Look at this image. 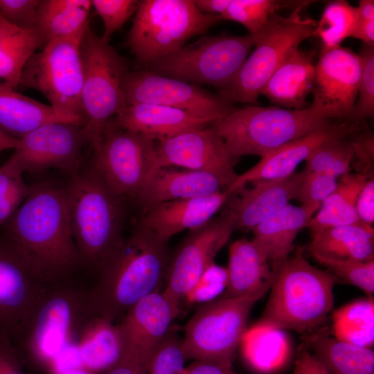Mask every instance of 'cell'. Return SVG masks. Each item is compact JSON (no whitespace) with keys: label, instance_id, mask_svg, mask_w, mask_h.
<instances>
[{"label":"cell","instance_id":"cell-39","mask_svg":"<svg viewBox=\"0 0 374 374\" xmlns=\"http://www.w3.org/2000/svg\"><path fill=\"white\" fill-rule=\"evenodd\" d=\"M357 22V7L344 0L329 1L317 21L314 36L319 38L322 47H337L346 38L351 37Z\"/></svg>","mask_w":374,"mask_h":374},{"label":"cell","instance_id":"cell-12","mask_svg":"<svg viewBox=\"0 0 374 374\" xmlns=\"http://www.w3.org/2000/svg\"><path fill=\"white\" fill-rule=\"evenodd\" d=\"M85 30L46 43L28 59L19 82V85L41 92L54 109L82 126L81 42Z\"/></svg>","mask_w":374,"mask_h":374},{"label":"cell","instance_id":"cell-43","mask_svg":"<svg viewBox=\"0 0 374 374\" xmlns=\"http://www.w3.org/2000/svg\"><path fill=\"white\" fill-rule=\"evenodd\" d=\"M303 177L296 199L301 205L317 212L321 203L336 189L337 178L321 172L302 170Z\"/></svg>","mask_w":374,"mask_h":374},{"label":"cell","instance_id":"cell-41","mask_svg":"<svg viewBox=\"0 0 374 374\" xmlns=\"http://www.w3.org/2000/svg\"><path fill=\"white\" fill-rule=\"evenodd\" d=\"M361 75L349 121L364 123L374 114V46L362 44L359 53Z\"/></svg>","mask_w":374,"mask_h":374},{"label":"cell","instance_id":"cell-14","mask_svg":"<svg viewBox=\"0 0 374 374\" xmlns=\"http://www.w3.org/2000/svg\"><path fill=\"white\" fill-rule=\"evenodd\" d=\"M123 91L126 106L143 103L172 107L208 116L215 121L235 109L218 95L198 85L150 70L128 72L123 82Z\"/></svg>","mask_w":374,"mask_h":374},{"label":"cell","instance_id":"cell-19","mask_svg":"<svg viewBox=\"0 0 374 374\" xmlns=\"http://www.w3.org/2000/svg\"><path fill=\"white\" fill-rule=\"evenodd\" d=\"M46 285L34 276L17 250L0 235V332L11 340L17 337Z\"/></svg>","mask_w":374,"mask_h":374},{"label":"cell","instance_id":"cell-36","mask_svg":"<svg viewBox=\"0 0 374 374\" xmlns=\"http://www.w3.org/2000/svg\"><path fill=\"white\" fill-rule=\"evenodd\" d=\"M332 335L337 339L361 346L374 344V299L356 300L332 314Z\"/></svg>","mask_w":374,"mask_h":374},{"label":"cell","instance_id":"cell-28","mask_svg":"<svg viewBox=\"0 0 374 374\" xmlns=\"http://www.w3.org/2000/svg\"><path fill=\"white\" fill-rule=\"evenodd\" d=\"M315 213L302 205L289 204L251 230L252 240L271 265L274 272L294 250L298 233L307 227Z\"/></svg>","mask_w":374,"mask_h":374},{"label":"cell","instance_id":"cell-34","mask_svg":"<svg viewBox=\"0 0 374 374\" xmlns=\"http://www.w3.org/2000/svg\"><path fill=\"white\" fill-rule=\"evenodd\" d=\"M44 45L36 30L17 27L0 14V80L16 89L26 63Z\"/></svg>","mask_w":374,"mask_h":374},{"label":"cell","instance_id":"cell-21","mask_svg":"<svg viewBox=\"0 0 374 374\" xmlns=\"http://www.w3.org/2000/svg\"><path fill=\"white\" fill-rule=\"evenodd\" d=\"M363 123L334 121L328 125L295 139L260 158L252 168L238 175L226 190L229 194L244 188L248 183L261 179H276L294 174L297 166L305 161L321 143L347 134Z\"/></svg>","mask_w":374,"mask_h":374},{"label":"cell","instance_id":"cell-2","mask_svg":"<svg viewBox=\"0 0 374 374\" xmlns=\"http://www.w3.org/2000/svg\"><path fill=\"white\" fill-rule=\"evenodd\" d=\"M168 242L136 223L97 269L98 279L88 290L92 314L117 323L141 299L158 291L171 258Z\"/></svg>","mask_w":374,"mask_h":374},{"label":"cell","instance_id":"cell-4","mask_svg":"<svg viewBox=\"0 0 374 374\" xmlns=\"http://www.w3.org/2000/svg\"><path fill=\"white\" fill-rule=\"evenodd\" d=\"M92 315L88 290L69 280L46 285L30 316L12 340L26 365L48 371L52 363L75 345Z\"/></svg>","mask_w":374,"mask_h":374},{"label":"cell","instance_id":"cell-57","mask_svg":"<svg viewBox=\"0 0 374 374\" xmlns=\"http://www.w3.org/2000/svg\"><path fill=\"white\" fill-rule=\"evenodd\" d=\"M60 374H96L83 367L72 368Z\"/></svg>","mask_w":374,"mask_h":374},{"label":"cell","instance_id":"cell-22","mask_svg":"<svg viewBox=\"0 0 374 374\" xmlns=\"http://www.w3.org/2000/svg\"><path fill=\"white\" fill-rule=\"evenodd\" d=\"M302 177L301 171L285 178L256 180L250 188L232 193L226 212L234 229L251 231L296 199Z\"/></svg>","mask_w":374,"mask_h":374},{"label":"cell","instance_id":"cell-18","mask_svg":"<svg viewBox=\"0 0 374 374\" xmlns=\"http://www.w3.org/2000/svg\"><path fill=\"white\" fill-rule=\"evenodd\" d=\"M86 144L89 143L82 125L50 123L19 139L12 156L23 172L54 168L73 175L80 164Z\"/></svg>","mask_w":374,"mask_h":374},{"label":"cell","instance_id":"cell-46","mask_svg":"<svg viewBox=\"0 0 374 374\" xmlns=\"http://www.w3.org/2000/svg\"><path fill=\"white\" fill-rule=\"evenodd\" d=\"M351 137L354 152L351 167L355 169V173L366 175L369 178L374 177L373 133L364 123L353 132Z\"/></svg>","mask_w":374,"mask_h":374},{"label":"cell","instance_id":"cell-52","mask_svg":"<svg viewBox=\"0 0 374 374\" xmlns=\"http://www.w3.org/2000/svg\"><path fill=\"white\" fill-rule=\"evenodd\" d=\"M183 374H239L231 366L208 360H195L186 366Z\"/></svg>","mask_w":374,"mask_h":374},{"label":"cell","instance_id":"cell-45","mask_svg":"<svg viewBox=\"0 0 374 374\" xmlns=\"http://www.w3.org/2000/svg\"><path fill=\"white\" fill-rule=\"evenodd\" d=\"M227 286L226 269L211 264L199 278L185 299L191 303H204L223 294Z\"/></svg>","mask_w":374,"mask_h":374},{"label":"cell","instance_id":"cell-27","mask_svg":"<svg viewBox=\"0 0 374 374\" xmlns=\"http://www.w3.org/2000/svg\"><path fill=\"white\" fill-rule=\"evenodd\" d=\"M227 286L222 296L238 297L267 292L274 278L268 260L252 240L239 239L229 245Z\"/></svg>","mask_w":374,"mask_h":374},{"label":"cell","instance_id":"cell-15","mask_svg":"<svg viewBox=\"0 0 374 374\" xmlns=\"http://www.w3.org/2000/svg\"><path fill=\"white\" fill-rule=\"evenodd\" d=\"M361 75V61L350 48H321L315 64L313 99L309 106L319 116L348 121L355 104Z\"/></svg>","mask_w":374,"mask_h":374},{"label":"cell","instance_id":"cell-25","mask_svg":"<svg viewBox=\"0 0 374 374\" xmlns=\"http://www.w3.org/2000/svg\"><path fill=\"white\" fill-rule=\"evenodd\" d=\"M112 121L122 128L158 142L215 122L210 117L185 109L143 103L127 105Z\"/></svg>","mask_w":374,"mask_h":374},{"label":"cell","instance_id":"cell-6","mask_svg":"<svg viewBox=\"0 0 374 374\" xmlns=\"http://www.w3.org/2000/svg\"><path fill=\"white\" fill-rule=\"evenodd\" d=\"M332 121L319 116L310 107L290 109L274 105H251L235 108L212 125L231 156L238 159L247 155L261 158Z\"/></svg>","mask_w":374,"mask_h":374},{"label":"cell","instance_id":"cell-54","mask_svg":"<svg viewBox=\"0 0 374 374\" xmlns=\"http://www.w3.org/2000/svg\"><path fill=\"white\" fill-rule=\"evenodd\" d=\"M351 37L361 40L363 44L374 46V19H361L357 22Z\"/></svg>","mask_w":374,"mask_h":374},{"label":"cell","instance_id":"cell-42","mask_svg":"<svg viewBox=\"0 0 374 374\" xmlns=\"http://www.w3.org/2000/svg\"><path fill=\"white\" fill-rule=\"evenodd\" d=\"M186 361L182 338L170 329L152 353L147 374H183Z\"/></svg>","mask_w":374,"mask_h":374},{"label":"cell","instance_id":"cell-20","mask_svg":"<svg viewBox=\"0 0 374 374\" xmlns=\"http://www.w3.org/2000/svg\"><path fill=\"white\" fill-rule=\"evenodd\" d=\"M179 313V303L163 292H152L137 301L118 321L124 353L150 359Z\"/></svg>","mask_w":374,"mask_h":374},{"label":"cell","instance_id":"cell-32","mask_svg":"<svg viewBox=\"0 0 374 374\" xmlns=\"http://www.w3.org/2000/svg\"><path fill=\"white\" fill-rule=\"evenodd\" d=\"M90 0H40L35 29L44 44L73 37L89 24Z\"/></svg>","mask_w":374,"mask_h":374},{"label":"cell","instance_id":"cell-30","mask_svg":"<svg viewBox=\"0 0 374 374\" xmlns=\"http://www.w3.org/2000/svg\"><path fill=\"white\" fill-rule=\"evenodd\" d=\"M310 255L335 260H374V230L364 223L333 226L311 233Z\"/></svg>","mask_w":374,"mask_h":374},{"label":"cell","instance_id":"cell-5","mask_svg":"<svg viewBox=\"0 0 374 374\" xmlns=\"http://www.w3.org/2000/svg\"><path fill=\"white\" fill-rule=\"evenodd\" d=\"M73 175L65 187L71 233L82 265L97 270L123 239L125 199L91 170Z\"/></svg>","mask_w":374,"mask_h":374},{"label":"cell","instance_id":"cell-9","mask_svg":"<svg viewBox=\"0 0 374 374\" xmlns=\"http://www.w3.org/2000/svg\"><path fill=\"white\" fill-rule=\"evenodd\" d=\"M265 294L221 296L202 303L186 326L182 338L186 359L208 360L232 366L247 330L251 310Z\"/></svg>","mask_w":374,"mask_h":374},{"label":"cell","instance_id":"cell-35","mask_svg":"<svg viewBox=\"0 0 374 374\" xmlns=\"http://www.w3.org/2000/svg\"><path fill=\"white\" fill-rule=\"evenodd\" d=\"M312 343V354L330 374H374L373 348L326 335L317 336Z\"/></svg>","mask_w":374,"mask_h":374},{"label":"cell","instance_id":"cell-53","mask_svg":"<svg viewBox=\"0 0 374 374\" xmlns=\"http://www.w3.org/2000/svg\"><path fill=\"white\" fill-rule=\"evenodd\" d=\"M292 374H330L326 368L308 351L297 358Z\"/></svg>","mask_w":374,"mask_h":374},{"label":"cell","instance_id":"cell-44","mask_svg":"<svg viewBox=\"0 0 374 374\" xmlns=\"http://www.w3.org/2000/svg\"><path fill=\"white\" fill-rule=\"evenodd\" d=\"M91 3L104 23L105 31L101 39L109 43L112 35L136 12L139 1L92 0Z\"/></svg>","mask_w":374,"mask_h":374},{"label":"cell","instance_id":"cell-16","mask_svg":"<svg viewBox=\"0 0 374 374\" xmlns=\"http://www.w3.org/2000/svg\"><path fill=\"white\" fill-rule=\"evenodd\" d=\"M226 212L202 226L190 230L171 256L163 291L180 303L185 299L234 231Z\"/></svg>","mask_w":374,"mask_h":374},{"label":"cell","instance_id":"cell-58","mask_svg":"<svg viewBox=\"0 0 374 374\" xmlns=\"http://www.w3.org/2000/svg\"><path fill=\"white\" fill-rule=\"evenodd\" d=\"M1 83V82L0 81V84Z\"/></svg>","mask_w":374,"mask_h":374},{"label":"cell","instance_id":"cell-51","mask_svg":"<svg viewBox=\"0 0 374 374\" xmlns=\"http://www.w3.org/2000/svg\"><path fill=\"white\" fill-rule=\"evenodd\" d=\"M150 359L123 353L121 359L102 374H147Z\"/></svg>","mask_w":374,"mask_h":374},{"label":"cell","instance_id":"cell-24","mask_svg":"<svg viewBox=\"0 0 374 374\" xmlns=\"http://www.w3.org/2000/svg\"><path fill=\"white\" fill-rule=\"evenodd\" d=\"M226 190L221 179L210 172L159 167L134 200L144 209L161 202L204 197Z\"/></svg>","mask_w":374,"mask_h":374},{"label":"cell","instance_id":"cell-8","mask_svg":"<svg viewBox=\"0 0 374 374\" xmlns=\"http://www.w3.org/2000/svg\"><path fill=\"white\" fill-rule=\"evenodd\" d=\"M83 130L89 145H100L108 123L126 107L123 82L129 72L125 59L87 26L81 42Z\"/></svg>","mask_w":374,"mask_h":374},{"label":"cell","instance_id":"cell-13","mask_svg":"<svg viewBox=\"0 0 374 374\" xmlns=\"http://www.w3.org/2000/svg\"><path fill=\"white\" fill-rule=\"evenodd\" d=\"M157 168L154 141L112 120L108 123L91 170L110 190L123 199H134Z\"/></svg>","mask_w":374,"mask_h":374},{"label":"cell","instance_id":"cell-23","mask_svg":"<svg viewBox=\"0 0 374 374\" xmlns=\"http://www.w3.org/2000/svg\"><path fill=\"white\" fill-rule=\"evenodd\" d=\"M231 195L222 190L204 197L156 204L143 209L137 224L168 242L181 231L193 230L206 224Z\"/></svg>","mask_w":374,"mask_h":374},{"label":"cell","instance_id":"cell-17","mask_svg":"<svg viewBox=\"0 0 374 374\" xmlns=\"http://www.w3.org/2000/svg\"><path fill=\"white\" fill-rule=\"evenodd\" d=\"M157 163L159 167H181L215 175L226 190L238 177V159L212 124L188 130L156 144Z\"/></svg>","mask_w":374,"mask_h":374},{"label":"cell","instance_id":"cell-37","mask_svg":"<svg viewBox=\"0 0 374 374\" xmlns=\"http://www.w3.org/2000/svg\"><path fill=\"white\" fill-rule=\"evenodd\" d=\"M314 1L276 0H231L228 7L220 15L222 20H231L241 24L249 34H258L270 18L282 8L293 10L301 9Z\"/></svg>","mask_w":374,"mask_h":374},{"label":"cell","instance_id":"cell-49","mask_svg":"<svg viewBox=\"0 0 374 374\" xmlns=\"http://www.w3.org/2000/svg\"><path fill=\"white\" fill-rule=\"evenodd\" d=\"M26 366L11 339L0 332V374H27Z\"/></svg>","mask_w":374,"mask_h":374},{"label":"cell","instance_id":"cell-50","mask_svg":"<svg viewBox=\"0 0 374 374\" xmlns=\"http://www.w3.org/2000/svg\"><path fill=\"white\" fill-rule=\"evenodd\" d=\"M359 220L372 226L374 222V177L369 178L359 192L355 205Z\"/></svg>","mask_w":374,"mask_h":374},{"label":"cell","instance_id":"cell-47","mask_svg":"<svg viewBox=\"0 0 374 374\" xmlns=\"http://www.w3.org/2000/svg\"><path fill=\"white\" fill-rule=\"evenodd\" d=\"M40 0H0V14L10 24L24 29H35Z\"/></svg>","mask_w":374,"mask_h":374},{"label":"cell","instance_id":"cell-48","mask_svg":"<svg viewBox=\"0 0 374 374\" xmlns=\"http://www.w3.org/2000/svg\"><path fill=\"white\" fill-rule=\"evenodd\" d=\"M32 190L19 174L0 199V226H3L15 213Z\"/></svg>","mask_w":374,"mask_h":374},{"label":"cell","instance_id":"cell-7","mask_svg":"<svg viewBox=\"0 0 374 374\" xmlns=\"http://www.w3.org/2000/svg\"><path fill=\"white\" fill-rule=\"evenodd\" d=\"M135 13L127 44L145 65L177 51L222 20L220 15L201 12L190 0L139 1Z\"/></svg>","mask_w":374,"mask_h":374},{"label":"cell","instance_id":"cell-56","mask_svg":"<svg viewBox=\"0 0 374 374\" xmlns=\"http://www.w3.org/2000/svg\"><path fill=\"white\" fill-rule=\"evenodd\" d=\"M19 139L13 137L0 128V152L8 149H15Z\"/></svg>","mask_w":374,"mask_h":374},{"label":"cell","instance_id":"cell-29","mask_svg":"<svg viewBox=\"0 0 374 374\" xmlns=\"http://www.w3.org/2000/svg\"><path fill=\"white\" fill-rule=\"evenodd\" d=\"M75 346L82 367L102 374L123 357L124 344L118 323L92 314L82 326Z\"/></svg>","mask_w":374,"mask_h":374},{"label":"cell","instance_id":"cell-26","mask_svg":"<svg viewBox=\"0 0 374 374\" xmlns=\"http://www.w3.org/2000/svg\"><path fill=\"white\" fill-rule=\"evenodd\" d=\"M314 53L299 47L292 50L261 91L274 106L301 109L312 93L315 74Z\"/></svg>","mask_w":374,"mask_h":374},{"label":"cell","instance_id":"cell-3","mask_svg":"<svg viewBox=\"0 0 374 374\" xmlns=\"http://www.w3.org/2000/svg\"><path fill=\"white\" fill-rule=\"evenodd\" d=\"M299 247L284 259L274 278L264 310L253 326L310 333L323 325L333 310L334 287L338 282L326 270L312 265Z\"/></svg>","mask_w":374,"mask_h":374},{"label":"cell","instance_id":"cell-38","mask_svg":"<svg viewBox=\"0 0 374 374\" xmlns=\"http://www.w3.org/2000/svg\"><path fill=\"white\" fill-rule=\"evenodd\" d=\"M356 130L321 143L305 160L304 169L328 174L336 178L350 173L354 157L351 135Z\"/></svg>","mask_w":374,"mask_h":374},{"label":"cell","instance_id":"cell-11","mask_svg":"<svg viewBox=\"0 0 374 374\" xmlns=\"http://www.w3.org/2000/svg\"><path fill=\"white\" fill-rule=\"evenodd\" d=\"M259 33L205 35L147 66L149 70L165 76L222 89L235 78Z\"/></svg>","mask_w":374,"mask_h":374},{"label":"cell","instance_id":"cell-33","mask_svg":"<svg viewBox=\"0 0 374 374\" xmlns=\"http://www.w3.org/2000/svg\"><path fill=\"white\" fill-rule=\"evenodd\" d=\"M369 179L359 173H348L339 178L332 193L320 205L309 221L310 233L324 229L362 223L357 214L355 205L359 192Z\"/></svg>","mask_w":374,"mask_h":374},{"label":"cell","instance_id":"cell-55","mask_svg":"<svg viewBox=\"0 0 374 374\" xmlns=\"http://www.w3.org/2000/svg\"><path fill=\"white\" fill-rule=\"evenodd\" d=\"M231 0H196L193 3L202 13L221 15L228 7Z\"/></svg>","mask_w":374,"mask_h":374},{"label":"cell","instance_id":"cell-40","mask_svg":"<svg viewBox=\"0 0 374 374\" xmlns=\"http://www.w3.org/2000/svg\"><path fill=\"white\" fill-rule=\"evenodd\" d=\"M310 256L335 276L337 281L356 286L366 294V297H373L374 260H335L318 255Z\"/></svg>","mask_w":374,"mask_h":374},{"label":"cell","instance_id":"cell-10","mask_svg":"<svg viewBox=\"0 0 374 374\" xmlns=\"http://www.w3.org/2000/svg\"><path fill=\"white\" fill-rule=\"evenodd\" d=\"M301 9L287 16L277 13L259 33L254 51L247 57L233 81L218 96L230 104L256 105L265 84L287 54L314 36L317 21L303 17Z\"/></svg>","mask_w":374,"mask_h":374},{"label":"cell","instance_id":"cell-1","mask_svg":"<svg viewBox=\"0 0 374 374\" xmlns=\"http://www.w3.org/2000/svg\"><path fill=\"white\" fill-rule=\"evenodd\" d=\"M3 226L1 235L42 283L69 280L82 265L71 233L65 187L51 184L32 186Z\"/></svg>","mask_w":374,"mask_h":374},{"label":"cell","instance_id":"cell-31","mask_svg":"<svg viewBox=\"0 0 374 374\" xmlns=\"http://www.w3.org/2000/svg\"><path fill=\"white\" fill-rule=\"evenodd\" d=\"M55 122L80 125L50 105L17 93L4 82L0 84V128L6 133L20 139L44 124Z\"/></svg>","mask_w":374,"mask_h":374}]
</instances>
